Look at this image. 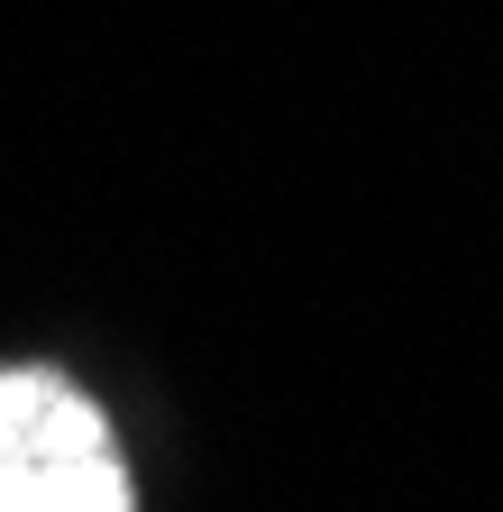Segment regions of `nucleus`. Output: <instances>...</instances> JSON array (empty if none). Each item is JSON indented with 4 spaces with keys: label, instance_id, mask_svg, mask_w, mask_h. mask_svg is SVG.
Returning <instances> with one entry per match:
<instances>
[{
    "label": "nucleus",
    "instance_id": "1",
    "mask_svg": "<svg viewBox=\"0 0 503 512\" xmlns=\"http://www.w3.org/2000/svg\"><path fill=\"white\" fill-rule=\"evenodd\" d=\"M0 512H129V467L65 375H0Z\"/></svg>",
    "mask_w": 503,
    "mask_h": 512
}]
</instances>
